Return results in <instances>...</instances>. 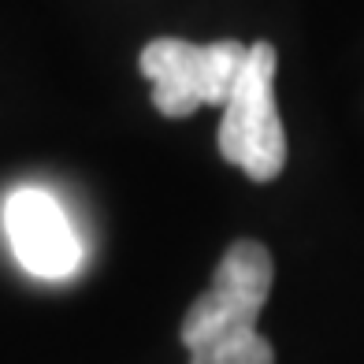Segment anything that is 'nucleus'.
Segmentation results:
<instances>
[{
  "mask_svg": "<svg viewBox=\"0 0 364 364\" xmlns=\"http://www.w3.org/2000/svg\"><path fill=\"white\" fill-rule=\"evenodd\" d=\"M250 60V45L212 41L193 45L182 38H156L141 48L138 68L153 82V105L168 119H186L201 105H227L238 75Z\"/></svg>",
  "mask_w": 364,
  "mask_h": 364,
  "instance_id": "f257e3e1",
  "label": "nucleus"
},
{
  "mask_svg": "<svg viewBox=\"0 0 364 364\" xmlns=\"http://www.w3.org/2000/svg\"><path fill=\"white\" fill-rule=\"evenodd\" d=\"M275 68L279 56L268 41L250 45V60L220 119L223 160L242 168L253 182H272L287 164V130L275 105Z\"/></svg>",
  "mask_w": 364,
  "mask_h": 364,
  "instance_id": "f03ea898",
  "label": "nucleus"
},
{
  "mask_svg": "<svg viewBox=\"0 0 364 364\" xmlns=\"http://www.w3.org/2000/svg\"><path fill=\"white\" fill-rule=\"evenodd\" d=\"M275 283V264L268 245H260L253 238L235 242L216 264L208 290L190 305V312L182 316V346L197 350L220 335L230 331L257 327L260 309L268 305V294Z\"/></svg>",
  "mask_w": 364,
  "mask_h": 364,
  "instance_id": "7ed1b4c3",
  "label": "nucleus"
},
{
  "mask_svg": "<svg viewBox=\"0 0 364 364\" xmlns=\"http://www.w3.org/2000/svg\"><path fill=\"white\" fill-rule=\"evenodd\" d=\"M4 230L19 264L38 279H68L82 260L75 227L48 190H15L4 205Z\"/></svg>",
  "mask_w": 364,
  "mask_h": 364,
  "instance_id": "20e7f679",
  "label": "nucleus"
},
{
  "mask_svg": "<svg viewBox=\"0 0 364 364\" xmlns=\"http://www.w3.org/2000/svg\"><path fill=\"white\" fill-rule=\"evenodd\" d=\"M190 364H275V350L257 327H245L190 350Z\"/></svg>",
  "mask_w": 364,
  "mask_h": 364,
  "instance_id": "39448f33",
  "label": "nucleus"
}]
</instances>
